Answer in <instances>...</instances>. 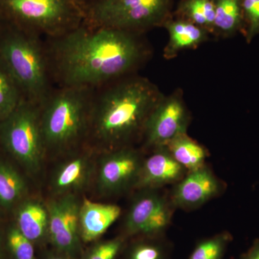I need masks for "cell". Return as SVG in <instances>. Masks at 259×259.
<instances>
[{"label":"cell","instance_id":"obj_11","mask_svg":"<svg viewBox=\"0 0 259 259\" xmlns=\"http://www.w3.org/2000/svg\"><path fill=\"white\" fill-rule=\"evenodd\" d=\"M223 190L224 184L205 164L187 172L182 180L174 185L169 197L176 208L191 210L218 197Z\"/></svg>","mask_w":259,"mask_h":259},{"label":"cell","instance_id":"obj_4","mask_svg":"<svg viewBox=\"0 0 259 259\" xmlns=\"http://www.w3.org/2000/svg\"><path fill=\"white\" fill-rule=\"evenodd\" d=\"M0 59L18 83L24 100L40 105L55 88L42 37L8 25L0 42Z\"/></svg>","mask_w":259,"mask_h":259},{"label":"cell","instance_id":"obj_26","mask_svg":"<svg viewBox=\"0 0 259 259\" xmlns=\"http://www.w3.org/2000/svg\"><path fill=\"white\" fill-rule=\"evenodd\" d=\"M125 236H119L94 245L82 259H115L123 248Z\"/></svg>","mask_w":259,"mask_h":259},{"label":"cell","instance_id":"obj_7","mask_svg":"<svg viewBox=\"0 0 259 259\" xmlns=\"http://www.w3.org/2000/svg\"><path fill=\"white\" fill-rule=\"evenodd\" d=\"M0 146L29 171L37 172L47 154L40 121V105L23 100L0 122Z\"/></svg>","mask_w":259,"mask_h":259},{"label":"cell","instance_id":"obj_27","mask_svg":"<svg viewBox=\"0 0 259 259\" xmlns=\"http://www.w3.org/2000/svg\"><path fill=\"white\" fill-rule=\"evenodd\" d=\"M244 30L243 35L250 44L259 35V0H242Z\"/></svg>","mask_w":259,"mask_h":259},{"label":"cell","instance_id":"obj_13","mask_svg":"<svg viewBox=\"0 0 259 259\" xmlns=\"http://www.w3.org/2000/svg\"><path fill=\"white\" fill-rule=\"evenodd\" d=\"M92 161L89 151H76L59 165L51 182L53 190L57 196L74 194L88 185L94 171Z\"/></svg>","mask_w":259,"mask_h":259},{"label":"cell","instance_id":"obj_17","mask_svg":"<svg viewBox=\"0 0 259 259\" xmlns=\"http://www.w3.org/2000/svg\"><path fill=\"white\" fill-rule=\"evenodd\" d=\"M49 223L47 204L37 199H27L17 209L15 226L33 243L48 237Z\"/></svg>","mask_w":259,"mask_h":259},{"label":"cell","instance_id":"obj_31","mask_svg":"<svg viewBox=\"0 0 259 259\" xmlns=\"http://www.w3.org/2000/svg\"><path fill=\"white\" fill-rule=\"evenodd\" d=\"M0 259H2V249H1V244H0Z\"/></svg>","mask_w":259,"mask_h":259},{"label":"cell","instance_id":"obj_5","mask_svg":"<svg viewBox=\"0 0 259 259\" xmlns=\"http://www.w3.org/2000/svg\"><path fill=\"white\" fill-rule=\"evenodd\" d=\"M88 0H0L10 26L42 38L64 35L83 23Z\"/></svg>","mask_w":259,"mask_h":259},{"label":"cell","instance_id":"obj_22","mask_svg":"<svg viewBox=\"0 0 259 259\" xmlns=\"http://www.w3.org/2000/svg\"><path fill=\"white\" fill-rule=\"evenodd\" d=\"M141 237L130 245L125 259H171V245L164 236Z\"/></svg>","mask_w":259,"mask_h":259},{"label":"cell","instance_id":"obj_1","mask_svg":"<svg viewBox=\"0 0 259 259\" xmlns=\"http://www.w3.org/2000/svg\"><path fill=\"white\" fill-rule=\"evenodd\" d=\"M44 42L55 87L98 88L139 74L153 54L146 35L83 24Z\"/></svg>","mask_w":259,"mask_h":259},{"label":"cell","instance_id":"obj_15","mask_svg":"<svg viewBox=\"0 0 259 259\" xmlns=\"http://www.w3.org/2000/svg\"><path fill=\"white\" fill-rule=\"evenodd\" d=\"M120 207L113 204L94 202L84 198L79 209V231L81 241H96L120 217Z\"/></svg>","mask_w":259,"mask_h":259},{"label":"cell","instance_id":"obj_24","mask_svg":"<svg viewBox=\"0 0 259 259\" xmlns=\"http://www.w3.org/2000/svg\"><path fill=\"white\" fill-rule=\"evenodd\" d=\"M232 236L222 232L197 243L188 259H223Z\"/></svg>","mask_w":259,"mask_h":259},{"label":"cell","instance_id":"obj_8","mask_svg":"<svg viewBox=\"0 0 259 259\" xmlns=\"http://www.w3.org/2000/svg\"><path fill=\"white\" fill-rule=\"evenodd\" d=\"M192 120L183 90L177 88L163 95L148 117L143 136V148L151 150L166 146L181 135L187 134Z\"/></svg>","mask_w":259,"mask_h":259},{"label":"cell","instance_id":"obj_9","mask_svg":"<svg viewBox=\"0 0 259 259\" xmlns=\"http://www.w3.org/2000/svg\"><path fill=\"white\" fill-rule=\"evenodd\" d=\"M144 158L143 151L134 146L102 152L97 177L100 193L117 195L134 190Z\"/></svg>","mask_w":259,"mask_h":259},{"label":"cell","instance_id":"obj_3","mask_svg":"<svg viewBox=\"0 0 259 259\" xmlns=\"http://www.w3.org/2000/svg\"><path fill=\"white\" fill-rule=\"evenodd\" d=\"M94 89L55 87L40 105L42 139L47 153L74 152L88 147Z\"/></svg>","mask_w":259,"mask_h":259},{"label":"cell","instance_id":"obj_28","mask_svg":"<svg viewBox=\"0 0 259 259\" xmlns=\"http://www.w3.org/2000/svg\"><path fill=\"white\" fill-rule=\"evenodd\" d=\"M241 259H259V239L255 240L248 251L242 255Z\"/></svg>","mask_w":259,"mask_h":259},{"label":"cell","instance_id":"obj_30","mask_svg":"<svg viewBox=\"0 0 259 259\" xmlns=\"http://www.w3.org/2000/svg\"><path fill=\"white\" fill-rule=\"evenodd\" d=\"M57 254H51L47 257L46 259H74L72 257H70L69 255L63 254V253L58 252Z\"/></svg>","mask_w":259,"mask_h":259},{"label":"cell","instance_id":"obj_21","mask_svg":"<svg viewBox=\"0 0 259 259\" xmlns=\"http://www.w3.org/2000/svg\"><path fill=\"white\" fill-rule=\"evenodd\" d=\"M27 191L23 177L11 165L0 161V206L13 207Z\"/></svg>","mask_w":259,"mask_h":259},{"label":"cell","instance_id":"obj_16","mask_svg":"<svg viewBox=\"0 0 259 259\" xmlns=\"http://www.w3.org/2000/svg\"><path fill=\"white\" fill-rule=\"evenodd\" d=\"M163 28L168 34V40L163 49V58L175 59L182 51L194 50L210 40L211 34L194 24L172 17Z\"/></svg>","mask_w":259,"mask_h":259},{"label":"cell","instance_id":"obj_23","mask_svg":"<svg viewBox=\"0 0 259 259\" xmlns=\"http://www.w3.org/2000/svg\"><path fill=\"white\" fill-rule=\"evenodd\" d=\"M23 100L18 83L0 59V122L14 111Z\"/></svg>","mask_w":259,"mask_h":259},{"label":"cell","instance_id":"obj_19","mask_svg":"<svg viewBox=\"0 0 259 259\" xmlns=\"http://www.w3.org/2000/svg\"><path fill=\"white\" fill-rule=\"evenodd\" d=\"M172 156L187 171H193L206 164L208 151L187 134L181 135L166 146Z\"/></svg>","mask_w":259,"mask_h":259},{"label":"cell","instance_id":"obj_20","mask_svg":"<svg viewBox=\"0 0 259 259\" xmlns=\"http://www.w3.org/2000/svg\"><path fill=\"white\" fill-rule=\"evenodd\" d=\"M214 15V0H180L173 13L175 18L205 29L212 35Z\"/></svg>","mask_w":259,"mask_h":259},{"label":"cell","instance_id":"obj_14","mask_svg":"<svg viewBox=\"0 0 259 259\" xmlns=\"http://www.w3.org/2000/svg\"><path fill=\"white\" fill-rule=\"evenodd\" d=\"M162 189H141L133 199L123 223L125 236H141L144 228L162 204L169 199V192Z\"/></svg>","mask_w":259,"mask_h":259},{"label":"cell","instance_id":"obj_12","mask_svg":"<svg viewBox=\"0 0 259 259\" xmlns=\"http://www.w3.org/2000/svg\"><path fill=\"white\" fill-rule=\"evenodd\" d=\"M151 152L144 158L134 190L159 189L175 185L188 172L175 159L166 146L154 148Z\"/></svg>","mask_w":259,"mask_h":259},{"label":"cell","instance_id":"obj_18","mask_svg":"<svg viewBox=\"0 0 259 259\" xmlns=\"http://www.w3.org/2000/svg\"><path fill=\"white\" fill-rule=\"evenodd\" d=\"M214 23L212 35L228 38L243 33L242 0H214Z\"/></svg>","mask_w":259,"mask_h":259},{"label":"cell","instance_id":"obj_25","mask_svg":"<svg viewBox=\"0 0 259 259\" xmlns=\"http://www.w3.org/2000/svg\"><path fill=\"white\" fill-rule=\"evenodd\" d=\"M7 243L15 259H35L33 243L15 225L8 230Z\"/></svg>","mask_w":259,"mask_h":259},{"label":"cell","instance_id":"obj_10","mask_svg":"<svg viewBox=\"0 0 259 259\" xmlns=\"http://www.w3.org/2000/svg\"><path fill=\"white\" fill-rule=\"evenodd\" d=\"M80 204L74 194L57 196L47 204L49 218L48 238L58 252L74 258L81 250Z\"/></svg>","mask_w":259,"mask_h":259},{"label":"cell","instance_id":"obj_6","mask_svg":"<svg viewBox=\"0 0 259 259\" xmlns=\"http://www.w3.org/2000/svg\"><path fill=\"white\" fill-rule=\"evenodd\" d=\"M175 0H88L83 25L146 35L173 17Z\"/></svg>","mask_w":259,"mask_h":259},{"label":"cell","instance_id":"obj_29","mask_svg":"<svg viewBox=\"0 0 259 259\" xmlns=\"http://www.w3.org/2000/svg\"><path fill=\"white\" fill-rule=\"evenodd\" d=\"M8 28V25L6 22L0 17V42H1L2 39L4 36L5 32Z\"/></svg>","mask_w":259,"mask_h":259},{"label":"cell","instance_id":"obj_2","mask_svg":"<svg viewBox=\"0 0 259 259\" xmlns=\"http://www.w3.org/2000/svg\"><path fill=\"white\" fill-rule=\"evenodd\" d=\"M164 94L139 74L94 89L87 146L101 152L134 146Z\"/></svg>","mask_w":259,"mask_h":259}]
</instances>
